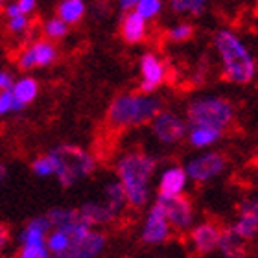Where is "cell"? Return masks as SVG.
Segmentation results:
<instances>
[{"instance_id":"cell-1","label":"cell","mask_w":258,"mask_h":258,"mask_svg":"<svg viewBox=\"0 0 258 258\" xmlns=\"http://www.w3.org/2000/svg\"><path fill=\"white\" fill-rule=\"evenodd\" d=\"M107 238L85 223L55 227L46 236V247L54 258H96Z\"/></svg>"},{"instance_id":"cell-2","label":"cell","mask_w":258,"mask_h":258,"mask_svg":"<svg viewBox=\"0 0 258 258\" xmlns=\"http://www.w3.org/2000/svg\"><path fill=\"white\" fill-rule=\"evenodd\" d=\"M214 48L220 55L221 74L227 81L247 85L256 76V61L251 50L232 30L221 28L214 33Z\"/></svg>"},{"instance_id":"cell-3","label":"cell","mask_w":258,"mask_h":258,"mask_svg":"<svg viewBox=\"0 0 258 258\" xmlns=\"http://www.w3.org/2000/svg\"><path fill=\"white\" fill-rule=\"evenodd\" d=\"M157 170L155 157L140 150L129 151L116 162L118 181L124 186L125 199L135 209H142L150 198V179Z\"/></svg>"},{"instance_id":"cell-4","label":"cell","mask_w":258,"mask_h":258,"mask_svg":"<svg viewBox=\"0 0 258 258\" xmlns=\"http://www.w3.org/2000/svg\"><path fill=\"white\" fill-rule=\"evenodd\" d=\"M162 111V102L159 98L144 92H125L118 94L109 103L105 122L111 129H129L150 124Z\"/></svg>"},{"instance_id":"cell-5","label":"cell","mask_w":258,"mask_h":258,"mask_svg":"<svg viewBox=\"0 0 258 258\" xmlns=\"http://www.w3.org/2000/svg\"><path fill=\"white\" fill-rule=\"evenodd\" d=\"M50 153L55 161L54 177L63 188H70L80 179L89 177L96 170V159L76 144H61L50 150Z\"/></svg>"},{"instance_id":"cell-6","label":"cell","mask_w":258,"mask_h":258,"mask_svg":"<svg viewBox=\"0 0 258 258\" xmlns=\"http://www.w3.org/2000/svg\"><path fill=\"white\" fill-rule=\"evenodd\" d=\"M234 105L221 96L196 98L186 107V118L192 127H212L225 131L234 122Z\"/></svg>"},{"instance_id":"cell-7","label":"cell","mask_w":258,"mask_h":258,"mask_svg":"<svg viewBox=\"0 0 258 258\" xmlns=\"http://www.w3.org/2000/svg\"><path fill=\"white\" fill-rule=\"evenodd\" d=\"M59 57V50L55 46L54 41L46 37L35 39L32 43H28L24 48L17 55V67L22 72L33 69H46L50 64H54Z\"/></svg>"},{"instance_id":"cell-8","label":"cell","mask_w":258,"mask_h":258,"mask_svg":"<svg viewBox=\"0 0 258 258\" xmlns=\"http://www.w3.org/2000/svg\"><path fill=\"white\" fill-rule=\"evenodd\" d=\"M157 203L161 205L170 227L175 231H188L194 221V207L190 198L177 194V196H157Z\"/></svg>"},{"instance_id":"cell-9","label":"cell","mask_w":258,"mask_h":258,"mask_svg":"<svg viewBox=\"0 0 258 258\" xmlns=\"http://www.w3.org/2000/svg\"><path fill=\"white\" fill-rule=\"evenodd\" d=\"M227 161L229 159L223 151H209L190 161L184 172H186V177L192 179L194 183H207L225 170Z\"/></svg>"},{"instance_id":"cell-10","label":"cell","mask_w":258,"mask_h":258,"mask_svg":"<svg viewBox=\"0 0 258 258\" xmlns=\"http://www.w3.org/2000/svg\"><path fill=\"white\" fill-rule=\"evenodd\" d=\"M168 67L166 63L153 52H146L140 57V92L151 94L166 81Z\"/></svg>"},{"instance_id":"cell-11","label":"cell","mask_w":258,"mask_h":258,"mask_svg":"<svg viewBox=\"0 0 258 258\" xmlns=\"http://www.w3.org/2000/svg\"><path fill=\"white\" fill-rule=\"evenodd\" d=\"M150 124L153 135L166 146L177 144L186 135V124L179 118L177 114L170 113V111H161Z\"/></svg>"},{"instance_id":"cell-12","label":"cell","mask_w":258,"mask_h":258,"mask_svg":"<svg viewBox=\"0 0 258 258\" xmlns=\"http://www.w3.org/2000/svg\"><path fill=\"white\" fill-rule=\"evenodd\" d=\"M221 232H223V227L218 225L216 221H203V223L194 227L190 231V242H192L196 254L205 256V254L216 251L220 247Z\"/></svg>"},{"instance_id":"cell-13","label":"cell","mask_w":258,"mask_h":258,"mask_svg":"<svg viewBox=\"0 0 258 258\" xmlns=\"http://www.w3.org/2000/svg\"><path fill=\"white\" fill-rule=\"evenodd\" d=\"M170 223L166 220V214L162 207L155 201V205L150 209L148 218H146V225L142 229V240L150 245H157V243H164L170 240Z\"/></svg>"},{"instance_id":"cell-14","label":"cell","mask_w":258,"mask_h":258,"mask_svg":"<svg viewBox=\"0 0 258 258\" xmlns=\"http://www.w3.org/2000/svg\"><path fill=\"white\" fill-rule=\"evenodd\" d=\"M120 37L125 44H139L148 37V21L137 11H125L120 21Z\"/></svg>"},{"instance_id":"cell-15","label":"cell","mask_w":258,"mask_h":258,"mask_svg":"<svg viewBox=\"0 0 258 258\" xmlns=\"http://www.w3.org/2000/svg\"><path fill=\"white\" fill-rule=\"evenodd\" d=\"M80 220L89 227L107 225L116 218V210H113L107 203H85L78 209Z\"/></svg>"},{"instance_id":"cell-16","label":"cell","mask_w":258,"mask_h":258,"mask_svg":"<svg viewBox=\"0 0 258 258\" xmlns=\"http://www.w3.org/2000/svg\"><path fill=\"white\" fill-rule=\"evenodd\" d=\"M52 231L46 214L32 218L21 232V245H46V236Z\"/></svg>"},{"instance_id":"cell-17","label":"cell","mask_w":258,"mask_h":258,"mask_svg":"<svg viewBox=\"0 0 258 258\" xmlns=\"http://www.w3.org/2000/svg\"><path fill=\"white\" fill-rule=\"evenodd\" d=\"M11 94H13V100H15V109L22 111L39 96V81L35 78L24 76V78H21V80H17L13 83Z\"/></svg>"},{"instance_id":"cell-18","label":"cell","mask_w":258,"mask_h":258,"mask_svg":"<svg viewBox=\"0 0 258 258\" xmlns=\"http://www.w3.org/2000/svg\"><path fill=\"white\" fill-rule=\"evenodd\" d=\"M186 184V172L181 166H170L164 170L159 183V196H177Z\"/></svg>"},{"instance_id":"cell-19","label":"cell","mask_w":258,"mask_h":258,"mask_svg":"<svg viewBox=\"0 0 258 258\" xmlns=\"http://www.w3.org/2000/svg\"><path fill=\"white\" fill-rule=\"evenodd\" d=\"M218 249L221 251V256L223 258H247V247H245V242L232 232L231 227H223L221 240H220V247Z\"/></svg>"},{"instance_id":"cell-20","label":"cell","mask_w":258,"mask_h":258,"mask_svg":"<svg viewBox=\"0 0 258 258\" xmlns=\"http://www.w3.org/2000/svg\"><path fill=\"white\" fill-rule=\"evenodd\" d=\"M87 13L85 0H61L57 4V17L64 21L69 26H74L78 22L83 21Z\"/></svg>"},{"instance_id":"cell-21","label":"cell","mask_w":258,"mask_h":258,"mask_svg":"<svg viewBox=\"0 0 258 258\" xmlns=\"http://www.w3.org/2000/svg\"><path fill=\"white\" fill-rule=\"evenodd\" d=\"M231 229L236 236L242 238L243 242H249L258 234V218L253 212L240 209V216H238V220L234 221V225Z\"/></svg>"},{"instance_id":"cell-22","label":"cell","mask_w":258,"mask_h":258,"mask_svg":"<svg viewBox=\"0 0 258 258\" xmlns=\"http://www.w3.org/2000/svg\"><path fill=\"white\" fill-rule=\"evenodd\" d=\"M210 0H168V6L177 15L199 17L209 8Z\"/></svg>"},{"instance_id":"cell-23","label":"cell","mask_w":258,"mask_h":258,"mask_svg":"<svg viewBox=\"0 0 258 258\" xmlns=\"http://www.w3.org/2000/svg\"><path fill=\"white\" fill-rule=\"evenodd\" d=\"M221 135H223V131H220V129L192 127V131L188 135V140L194 148H207V146L214 144L216 140H220Z\"/></svg>"},{"instance_id":"cell-24","label":"cell","mask_w":258,"mask_h":258,"mask_svg":"<svg viewBox=\"0 0 258 258\" xmlns=\"http://www.w3.org/2000/svg\"><path fill=\"white\" fill-rule=\"evenodd\" d=\"M46 218H48L52 229L55 227H64V225H72V223H83L80 220V214H78V209H52L46 212Z\"/></svg>"},{"instance_id":"cell-25","label":"cell","mask_w":258,"mask_h":258,"mask_svg":"<svg viewBox=\"0 0 258 258\" xmlns=\"http://www.w3.org/2000/svg\"><path fill=\"white\" fill-rule=\"evenodd\" d=\"M69 28H70L69 24H67L64 21H61L57 15L43 22L44 37L50 39V41H61V39H64L67 35H69Z\"/></svg>"},{"instance_id":"cell-26","label":"cell","mask_w":258,"mask_h":258,"mask_svg":"<svg viewBox=\"0 0 258 258\" xmlns=\"http://www.w3.org/2000/svg\"><path fill=\"white\" fill-rule=\"evenodd\" d=\"M103 203H107L109 207L113 210L118 212L125 203H127V199H125V192H124V186L118 183H111L107 184V188H105V201Z\"/></svg>"},{"instance_id":"cell-27","label":"cell","mask_w":258,"mask_h":258,"mask_svg":"<svg viewBox=\"0 0 258 258\" xmlns=\"http://www.w3.org/2000/svg\"><path fill=\"white\" fill-rule=\"evenodd\" d=\"M194 33H196V28H194L192 22H179V24L168 30L166 37L172 43H186L194 37Z\"/></svg>"},{"instance_id":"cell-28","label":"cell","mask_w":258,"mask_h":258,"mask_svg":"<svg viewBox=\"0 0 258 258\" xmlns=\"http://www.w3.org/2000/svg\"><path fill=\"white\" fill-rule=\"evenodd\" d=\"M32 172L37 175V177H52L55 173V161L52 153H44V155L37 157L35 161L32 162Z\"/></svg>"},{"instance_id":"cell-29","label":"cell","mask_w":258,"mask_h":258,"mask_svg":"<svg viewBox=\"0 0 258 258\" xmlns=\"http://www.w3.org/2000/svg\"><path fill=\"white\" fill-rule=\"evenodd\" d=\"M162 8H164L162 0H139L135 11L140 17H144L146 21H153V19H157V17L161 15Z\"/></svg>"},{"instance_id":"cell-30","label":"cell","mask_w":258,"mask_h":258,"mask_svg":"<svg viewBox=\"0 0 258 258\" xmlns=\"http://www.w3.org/2000/svg\"><path fill=\"white\" fill-rule=\"evenodd\" d=\"M30 26H32V21L28 15H17L8 19V32L11 35H22L30 30Z\"/></svg>"},{"instance_id":"cell-31","label":"cell","mask_w":258,"mask_h":258,"mask_svg":"<svg viewBox=\"0 0 258 258\" xmlns=\"http://www.w3.org/2000/svg\"><path fill=\"white\" fill-rule=\"evenodd\" d=\"M17 258H54L46 245H21Z\"/></svg>"},{"instance_id":"cell-32","label":"cell","mask_w":258,"mask_h":258,"mask_svg":"<svg viewBox=\"0 0 258 258\" xmlns=\"http://www.w3.org/2000/svg\"><path fill=\"white\" fill-rule=\"evenodd\" d=\"M10 113H17L15 100H13L11 89H10V91L0 92V118H2V116H6V114H10Z\"/></svg>"},{"instance_id":"cell-33","label":"cell","mask_w":258,"mask_h":258,"mask_svg":"<svg viewBox=\"0 0 258 258\" xmlns=\"http://www.w3.org/2000/svg\"><path fill=\"white\" fill-rule=\"evenodd\" d=\"M92 11H94V15L96 17L109 15V13H111V4H109V0H94Z\"/></svg>"},{"instance_id":"cell-34","label":"cell","mask_w":258,"mask_h":258,"mask_svg":"<svg viewBox=\"0 0 258 258\" xmlns=\"http://www.w3.org/2000/svg\"><path fill=\"white\" fill-rule=\"evenodd\" d=\"M15 4L22 15H30L37 8V0H15Z\"/></svg>"},{"instance_id":"cell-35","label":"cell","mask_w":258,"mask_h":258,"mask_svg":"<svg viewBox=\"0 0 258 258\" xmlns=\"http://www.w3.org/2000/svg\"><path fill=\"white\" fill-rule=\"evenodd\" d=\"M13 83H15V80H13L11 72H8V70H0V92L10 91L11 87H13Z\"/></svg>"},{"instance_id":"cell-36","label":"cell","mask_w":258,"mask_h":258,"mask_svg":"<svg viewBox=\"0 0 258 258\" xmlns=\"http://www.w3.org/2000/svg\"><path fill=\"white\" fill-rule=\"evenodd\" d=\"M11 240V231H10V227L6 225V223H2L0 221V253L4 251L6 247H8V243H10Z\"/></svg>"},{"instance_id":"cell-37","label":"cell","mask_w":258,"mask_h":258,"mask_svg":"<svg viewBox=\"0 0 258 258\" xmlns=\"http://www.w3.org/2000/svg\"><path fill=\"white\" fill-rule=\"evenodd\" d=\"M116 4L125 13V11H133L137 8V4H139V0H116Z\"/></svg>"},{"instance_id":"cell-38","label":"cell","mask_w":258,"mask_h":258,"mask_svg":"<svg viewBox=\"0 0 258 258\" xmlns=\"http://www.w3.org/2000/svg\"><path fill=\"white\" fill-rule=\"evenodd\" d=\"M240 209L249 210V212H253V214L258 218V198L256 199H251V201H245V203H243Z\"/></svg>"},{"instance_id":"cell-39","label":"cell","mask_w":258,"mask_h":258,"mask_svg":"<svg viewBox=\"0 0 258 258\" xmlns=\"http://www.w3.org/2000/svg\"><path fill=\"white\" fill-rule=\"evenodd\" d=\"M6 177H8V166L0 162V186H2V183L6 181Z\"/></svg>"},{"instance_id":"cell-40","label":"cell","mask_w":258,"mask_h":258,"mask_svg":"<svg viewBox=\"0 0 258 258\" xmlns=\"http://www.w3.org/2000/svg\"><path fill=\"white\" fill-rule=\"evenodd\" d=\"M8 2H10V0H0V11L4 10V8H6V4H8Z\"/></svg>"}]
</instances>
